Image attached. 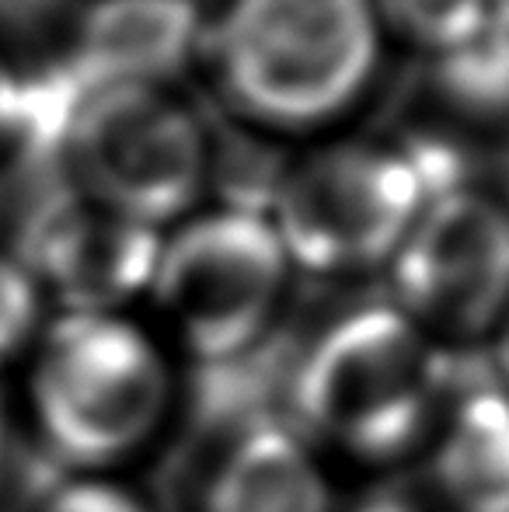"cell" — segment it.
<instances>
[{
  "mask_svg": "<svg viewBox=\"0 0 509 512\" xmlns=\"http://www.w3.org/2000/svg\"><path fill=\"white\" fill-rule=\"evenodd\" d=\"M436 481L457 512H509V394L489 384L457 405L436 453Z\"/></svg>",
  "mask_w": 509,
  "mask_h": 512,
  "instance_id": "8fae6325",
  "label": "cell"
},
{
  "mask_svg": "<svg viewBox=\"0 0 509 512\" xmlns=\"http://www.w3.org/2000/svg\"><path fill=\"white\" fill-rule=\"evenodd\" d=\"M384 35L426 53L429 60L464 46L492 18V0H370Z\"/></svg>",
  "mask_w": 509,
  "mask_h": 512,
  "instance_id": "4fadbf2b",
  "label": "cell"
},
{
  "mask_svg": "<svg viewBox=\"0 0 509 512\" xmlns=\"http://www.w3.org/2000/svg\"><path fill=\"white\" fill-rule=\"evenodd\" d=\"M443 366L398 307H363L335 321L293 370L300 425L360 453L394 457L426 429Z\"/></svg>",
  "mask_w": 509,
  "mask_h": 512,
  "instance_id": "7a4b0ae2",
  "label": "cell"
},
{
  "mask_svg": "<svg viewBox=\"0 0 509 512\" xmlns=\"http://www.w3.org/2000/svg\"><path fill=\"white\" fill-rule=\"evenodd\" d=\"M70 189L161 230L210 178V136L171 88H98L74 98L56 136Z\"/></svg>",
  "mask_w": 509,
  "mask_h": 512,
  "instance_id": "277c9868",
  "label": "cell"
},
{
  "mask_svg": "<svg viewBox=\"0 0 509 512\" xmlns=\"http://www.w3.org/2000/svg\"><path fill=\"white\" fill-rule=\"evenodd\" d=\"M499 370H503V377L509 380V314L503 317V328H499Z\"/></svg>",
  "mask_w": 509,
  "mask_h": 512,
  "instance_id": "e0dca14e",
  "label": "cell"
},
{
  "mask_svg": "<svg viewBox=\"0 0 509 512\" xmlns=\"http://www.w3.org/2000/svg\"><path fill=\"white\" fill-rule=\"evenodd\" d=\"M0 457H4V418H0Z\"/></svg>",
  "mask_w": 509,
  "mask_h": 512,
  "instance_id": "d6986e66",
  "label": "cell"
},
{
  "mask_svg": "<svg viewBox=\"0 0 509 512\" xmlns=\"http://www.w3.org/2000/svg\"><path fill=\"white\" fill-rule=\"evenodd\" d=\"M32 512H143L140 502L129 499L126 492L98 481H81V485L49 488Z\"/></svg>",
  "mask_w": 509,
  "mask_h": 512,
  "instance_id": "9a60e30c",
  "label": "cell"
},
{
  "mask_svg": "<svg viewBox=\"0 0 509 512\" xmlns=\"http://www.w3.org/2000/svg\"><path fill=\"white\" fill-rule=\"evenodd\" d=\"M39 286L14 255H0V363L21 349L39 317Z\"/></svg>",
  "mask_w": 509,
  "mask_h": 512,
  "instance_id": "5bb4252c",
  "label": "cell"
},
{
  "mask_svg": "<svg viewBox=\"0 0 509 512\" xmlns=\"http://www.w3.org/2000/svg\"><path fill=\"white\" fill-rule=\"evenodd\" d=\"M168 373L140 328L112 314H67L53 324L35 370L46 439L81 467L126 457L154 432Z\"/></svg>",
  "mask_w": 509,
  "mask_h": 512,
  "instance_id": "5b68a950",
  "label": "cell"
},
{
  "mask_svg": "<svg viewBox=\"0 0 509 512\" xmlns=\"http://www.w3.org/2000/svg\"><path fill=\"white\" fill-rule=\"evenodd\" d=\"M206 512H328V485L283 422H262L234 439Z\"/></svg>",
  "mask_w": 509,
  "mask_h": 512,
  "instance_id": "30bf717a",
  "label": "cell"
},
{
  "mask_svg": "<svg viewBox=\"0 0 509 512\" xmlns=\"http://www.w3.org/2000/svg\"><path fill=\"white\" fill-rule=\"evenodd\" d=\"M492 11H496L499 21H506L509 25V0H492Z\"/></svg>",
  "mask_w": 509,
  "mask_h": 512,
  "instance_id": "ac0fdd59",
  "label": "cell"
},
{
  "mask_svg": "<svg viewBox=\"0 0 509 512\" xmlns=\"http://www.w3.org/2000/svg\"><path fill=\"white\" fill-rule=\"evenodd\" d=\"M286 269L290 258L269 216L234 203L192 216L161 241L150 290L185 345L213 366L255 349Z\"/></svg>",
  "mask_w": 509,
  "mask_h": 512,
  "instance_id": "8992f818",
  "label": "cell"
},
{
  "mask_svg": "<svg viewBox=\"0 0 509 512\" xmlns=\"http://www.w3.org/2000/svg\"><path fill=\"white\" fill-rule=\"evenodd\" d=\"M25 136V84L0 60V143Z\"/></svg>",
  "mask_w": 509,
  "mask_h": 512,
  "instance_id": "2e32d148",
  "label": "cell"
},
{
  "mask_svg": "<svg viewBox=\"0 0 509 512\" xmlns=\"http://www.w3.org/2000/svg\"><path fill=\"white\" fill-rule=\"evenodd\" d=\"M433 88L443 105L471 122L509 119V25L492 18L464 46L436 56Z\"/></svg>",
  "mask_w": 509,
  "mask_h": 512,
  "instance_id": "7c38bea8",
  "label": "cell"
},
{
  "mask_svg": "<svg viewBox=\"0 0 509 512\" xmlns=\"http://www.w3.org/2000/svg\"><path fill=\"white\" fill-rule=\"evenodd\" d=\"M381 46L370 0H227L203 35L220 91L272 129H318L349 112Z\"/></svg>",
  "mask_w": 509,
  "mask_h": 512,
  "instance_id": "6da1fadb",
  "label": "cell"
},
{
  "mask_svg": "<svg viewBox=\"0 0 509 512\" xmlns=\"http://www.w3.org/2000/svg\"><path fill=\"white\" fill-rule=\"evenodd\" d=\"M433 196L419 147L339 140L297 157L279 175L265 216L290 265L360 272L391 262Z\"/></svg>",
  "mask_w": 509,
  "mask_h": 512,
  "instance_id": "3957f363",
  "label": "cell"
},
{
  "mask_svg": "<svg viewBox=\"0 0 509 512\" xmlns=\"http://www.w3.org/2000/svg\"><path fill=\"white\" fill-rule=\"evenodd\" d=\"M192 0H95L77 21L63 70L77 95L98 88H171L203 53Z\"/></svg>",
  "mask_w": 509,
  "mask_h": 512,
  "instance_id": "9c48e42d",
  "label": "cell"
},
{
  "mask_svg": "<svg viewBox=\"0 0 509 512\" xmlns=\"http://www.w3.org/2000/svg\"><path fill=\"white\" fill-rule=\"evenodd\" d=\"M387 265L415 328L485 335L509 314V206L471 185L436 192Z\"/></svg>",
  "mask_w": 509,
  "mask_h": 512,
  "instance_id": "52a82bcc",
  "label": "cell"
},
{
  "mask_svg": "<svg viewBox=\"0 0 509 512\" xmlns=\"http://www.w3.org/2000/svg\"><path fill=\"white\" fill-rule=\"evenodd\" d=\"M161 241V230L67 189L28 216L14 258L67 314H109L150 286Z\"/></svg>",
  "mask_w": 509,
  "mask_h": 512,
  "instance_id": "ba28073f",
  "label": "cell"
}]
</instances>
